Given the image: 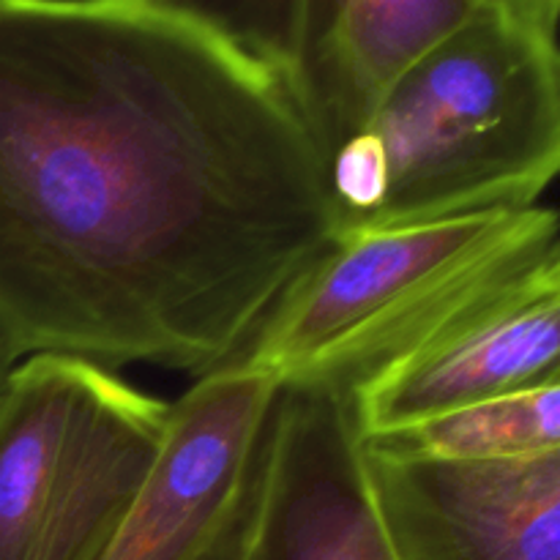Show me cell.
Returning <instances> with one entry per match:
<instances>
[{
    "mask_svg": "<svg viewBox=\"0 0 560 560\" xmlns=\"http://www.w3.org/2000/svg\"><path fill=\"white\" fill-rule=\"evenodd\" d=\"M377 443L446 459H514L560 452V381L454 410Z\"/></svg>",
    "mask_w": 560,
    "mask_h": 560,
    "instance_id": "30bf717a",
    "label": "cell"
},
{
    "mask_svg": "<svg viewBox=\"0 0 560 560\" xmlns=\"http://www.w3.org/2000/svg\"><path fill=\"white\" fill-rule=\"evenodd\" d=\"M361 443L399 560H560V452L446 459Z\"/></svg>",
    "mask_w": 560,
    "mask_h": 560,
    "instance_id": "52a82bcc",
    "label": "cell"
},
{
    "mask_svg": "<svg viewBox=\"0 0 560 560\" xmlns=\"http://www.w3.org/2000/svg\"><path fill=\"white\" fill-rule=\"evenodd\" d=\"M339 238L328 162L224 9L0 0V339L202 377Z\"/></svg>",
    "mask_w": 560,
    "mask_h": 560,
    "instance_id": "6da1fadb",
    "label": "cell"
},
{
    "mask_svg": "<svg viewBox=\"0 0 560 560\" xmlns=\"http://www.w3.org/2000/svg\"><path fill=\"white\" fill-rule=\"evenodd\" d=\"M16 364H20V359H16V355L11 353L9 345H5L3 339H0V392H3L5 381H9L11 370H14Z\"/></svg>",
    "mask_w": 560,
    "mask_h": 560,
    "instance_id": "8fae6325",
    "label": "cell"
},
{
    "mask_svg": "<svg viewBox=\"0 0 560 560\" xmlns=\"http://www.w3.org/2000/svg\"><path fill=\"white\" fill-rule=\"evenodd\" d=\"M170 402L71 355H27L0 392V560H102L145 485Z\"/></svg>",
    "mask_w": 560,
    "mask_h": 560,
    "instance_id": "277c9868",
    "label": "cell"
},
{
    "mask_svg": "<svg viewBox=\"0 0 560 560\" xmlns=\"http://www.w3.org/2000/svg\"><path fill=\"white\" fill-rule=\"evenodd\" d=\"M560 262L547 206L348 233L277 301L230 364L350 394L470 306Z\"/></svg>",
    "mask_w": 560,
    "mask_h": 560,
    "instance_id": "3957f363",
    "label": "cell"
},
{
    "mask_svg": "<svg viewBox=\"0 0 560 560\" xmlns=\"http://www.w3.org/2000/svg\"><path fill=\"white\" fill-rule=\"evenodd\" d=\"M558 27V0H476L328 162L339 235L539 206L560 167Z\"/></svg>",
    "mask_w": 560,
    "mask_h": 560,
    "instance_id": "7a4b0ae2",
    "label": "cell"
},
{
    "mask_svg": "<svg viewBox=\"0 0 560 560\" xmlns=\"http://www.w3.org/2000/svg\"><path fill=\"white\" fill-rule=\"evenodd\" d=\"M241 560H399L348 394L282 386Z\"/></svg>",
    "mask_w": 560,
    "mask_h": 560,
    "instance_id": "9c48e42d",
    "label": "cell"
},
{
    "mask_svg": "<svg viewBox=\"0 0 560 560\" xmlns=\"http://www.w3.org/2000/svg\"><path fill=\"white\" fill-rule=\"evenodd\" d=\"M560 381V262L470 306L348 394L361 441Z\"/></svg>",
    "mask_w": 560,
    "mask_h": 560,
    "instance_id": "ba28073f",
    "label": "cell"
},
{
    "mask_svg": "<svg viewBox=\"0 0 560 560\" xmlns=\"http://www.w3.org/2000/svg\"><path fill=\"white\" fill-rule=\"evenodd\" d=\"M282 383L228 364L170 402L159 457L102 560H241Z\"/></svg>",
    "mask_w": 560,
    "mask_h": 560,
    "instance_id": "5b68a950",
    "label": "cell"
},
{
    "mask_svg": "<svg viewBox=\"0 0 560 560\" xmlns=\"http://www.w3.org/2000/svg\"><path fill=\"white\" fill-rule=\"evenodd\" d=\"M476 0H299L230 20L266 49L331 162L375 120L408 71L457 31Z\"/></svg>",
    "mask_w": 560,
    "mask_h": 560,
    "instance_id": "8992f818",
    "label": "cell"
}]
</instances>
